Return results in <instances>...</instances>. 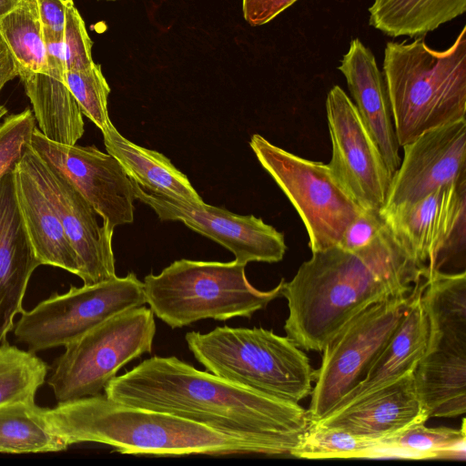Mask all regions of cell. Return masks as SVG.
<instances>
[{
	"instance_id": "12",
	"label": "cell",
	"mask_w": 466,
	"mask_h": 466,
	"mask_svg": "<svg viewBox=\"0 0 466 466\" xmlns=\"http://www.w3.org/2000/svg\"><path fill=\"white\" fill-rule=\"evenodd\" d=\"M326 113L332 148L329 169L362 209L380 212L392 176L354 103L339 86L329 91Z\"/></svg>"
},
{
	"instance_id": "6",
	"label": "cell",
	"mask_w": 466,
	"mask_h": 466,
	"mask_svg": "<svg viewBox=\"0 0 466 466\" xmlns=\"http://www.w3.org/2000/svg\"><path fill=\"white\" fill-rule=\"evenodd\" d=\"M245 268L237 260H176L159 274L144 278L146 302L172 329L207 319H249L281 296L285 279L269 290H259L248 280Z\"/></svg>"
},
{
	"instance_id": "26",
	"label": "cell",
	"mask_w": 466,
	"mask_h": 466,
	"mask_svg": "<svg viewBox=\"0 0 466 466\" xmlns=\"http://www.w3.org/2000/svg\"><path fill=\"white\" fill-rule=\"evenodd\" d=\"M466 0H374L369 8L370 25L397 37L425 35L463 15Z\"/></svg>"
},
{
	"instance_id": "3",
	"label": "cell",
	"mask_w": 466,
	"mask_h": 466,
	"mask_svg": "<svg viewBox=\"0 0 466 466\" xmlns=\"http://www.w3.org/2000/svg\"><path fill=\"white\" fill-rule=\"evenodd\" d=\"M46 417L67 447L96 442L122 454L152 456L258 454L250 445L202 424L105 394L58 402L46 408Z\"/></svg>"
},
{
	"instance_id": "10",
	"label": "cell",
	"mask_w": 466,
	"mask_h": 466,
	"mask_svg": "<svg viewBox=\"0 0 466 466\" xmlns=\"http://www.w3.org/2000/svg\"><path fill=\"white\" fill-rule=\"evenodd\" d=\"M146 304L143 281L129 272L52 295L21 313L14 334L33 353L65 347L107 319Z\"/></svg>"
},
{
	"instance_id": "1",
	"label": "cell",
	"mask_w": 466,
	"mask_h": 466,
	"mask_svg": "<svg viewBox=\"0 0 466 466\" xmlns=\"http://www.w3.org/2000/svg\"><path fill=\"white\" fill-rule=\"evenodd\" d=\"M105 395L120 403L170 413L253 447L289 455L309 426L307 410L203 371L177 357L154 356L113 378Z\"/></svg>"
},
{
	"instance_id": "42",
	"label": "cell",
	"mask_w": 466,
	"mask_h": 466,
	"mask_svg": "<svg viewBox=\"0 0 466 466\" xmlns=\"http://www.w3.org/2000/svg\"><path fill=\"white\" fill-rule=\"evenodd\" d=\"M0 91H1V89H0Z\"/></svg>"
},
{
	"instance_id": "22",
	"label": "cell",
	"mask_w": 466,
	"mask_h": 466,
	"mask_svg": "<svg viewBox=\"0 0 466 466\" xmlns=\"http://www.w3.org/2000/svg\"><path fill=\"white\" fill-rule=\"evenodd\" d=\"M14 173L19 209L41 265L60 268L78 276L77 255L52 205L20 162Z\"/></svg>"
},
{
	"instance_id": "4",
	"label": "cell",
	"mask_w": 466,
	"mask_h": 466,
	"mask_svg": "<svg viewBox=\"0 0 466 466\" xmlns=\"http://www.w3.org/2000/svg\"><path fill=\"white\" fill-rule=\"evenodd\" d=\"M400 147L425 131L466 119V26L445 50L424 35L388 42L383 72Z\"/></svg>"
},
{
	"instance_id": "7",
	"label": "cell",
	"mask_w": 466,
	"mask_h": 466,
	"mask_svg": "<svg viewBox=\"0 0 466 466\" xmlns=\"http://www.w3.org/2000/svg\"><path fill=\"white\" fill-rule=\"evenodd\" d=\"M154 313L141 306L122 311L67 344L47 382L58 402L101 394L119 370L152 351Z\"/></svg>"
},
{
	"instance_id": "14",
	"label": "cell",
	"mask_w": 466,
	"mask_h": 466,
	"mask_svg": "<svg viewBox=\"0 0 466 466\" xmlns=\"http://www.w3.org/2000/svg\"><path fill=\"white\" fill-rule=\"evenodd\" d=\"M32 149L64 175L110 229L134 221V184L120 163L95 146L61 144L35 127Z\"/></svg>"
},
{
	"instance_id": "32",
	"label": "cell",
	"mask_w": 466,
	"mask_h": 466,
	"mask_svg": "<svg viewBox=\"0 0 466 466\" xmlns=\"http://www.w3.org/2000/svg\"><path fill=\"white\" fill-rule=\"evenodd\" d=\"M66 80L82 114L103 132L112 122L107 110L110 87L100 65L95 63L86 70L66 71Z\"/></svg>"
},
{
	"instance_id": "9",
	"label": "cell",
	"mask_w": 466,
	"mask_h": 466,
	"mask_svg": "<svg viewBox=\"0 0 466 466\" xmlns=\"http://www.w3.org/2000/svg\"><path fill=\"white\" fill-rule=\"evenodd\" d=\"M411 291L370 305L326 343L320 366L313 370L309 424L329 414L364 380L400 321Z\"/></svg>"
},
{
	"instance_id": "37",
	"label": "cell",
	"mask_w": 466,
	"mask_h": 466,
	"mask_svg": "<svg viewBox=\"0 0 466 466\" xmlns=\"http://www.w3.org/2000/svg\"><path fill=\"white\" fill-rule=\"evenodd\" d=\"M66 0H36L38 15L44 31L63 37Z\"/></svg>"
},
{
	"instance_id": "23",
	"label": "cell",
	"mask_w": 466,
	"mask_h": 466,
	"mask_svg": "<svg viewBox=\"0 0 466 466\" xmlns=\"http://www.w3.org/2000/svg\"><path fill=\"white\" fill-rule=\"evenodd\" d=\"M414 387L429 418L466 412V349L426 350L413 370Z\"/></svg>"
},
{
	"instance_id": "18",
	"label": "cell",
	"mask_w": 466,
	"mask_h": 466,
	"mask_svg": "<svg viewBox=\"0 0 466 466\" xmlns=\"http://www.w3.org/2000/svg\"><path fill=\"white\" fill-rule=\"evenodd\" d=\"M429 419L417 396L412 372L309 425L384 440Z\"/></svg>"
},
{
	"instance_id": "39",
	"label": "cell",
	"mask_w": 466,
	"mask_h": 466,
	"mask_svg": "<svg viewBox=\"0 0 466 466\" xmlns=\"http://www.w3.org/2000/svg\"><path fill=\"white\" fill-rule=\"evenodd\" d=\"M23 0H0V20L16 8Z\"/></svg>"
},
{
	"instance_id": "8",
	"label": "cell",
	"mask_w": 466,
	"mask_h": 466,
	"mask_svg": "<svg viewBox=\"0 0 466 466\" xmlns=\"http://www.w3.org/2000/svg\"><path fill=\"white\" fill-rule=\"evenodd\" d=\"M249 146L299 215L311 252L338 246L346 227L364 209L329 166L290 153L258 134Z\"/></svg>"
},
{
	"instance_id": "31",
	"label": "cell",
	"mask_w": 466,
	"mask_h": 466,
	"mask_svg": "<svg viewBox=\"0 0 466 466\" xmlns=\"http://www.w3.org/2000/svg\"><path fill=\"white\" fill-rule=\"evenodd\" d=\"M381 443L342 429L309 425L289 455L314 460L377 458Z\"/></svg>"
},
{
	"instance_id": "28",
	"label": "cell",
	"mask_w": 466,
	"mask_h": 466,
	"mask_svg": "<svg viewBox=\"0 0 466 466\" xmlns=\"http://www.w3.org/2000/svg\"><path fill=\"white\" fill-rule=\"evenodd\" d=\"M0 35L15 63L19 78L47 70V54L36 0H23L0 20Z\"/></svg>"
},
{
	"instance_id": "41",
	"label": "cell",
	"mask_w": 466,
	"mask_h": 466,
	"mask_svg": "<svg viewBox=\"0 0 466 466\" xmlns=\"http://www.w3.org/2000/svg\"><path fill=\"white\" fill-rule=\"evenodd\" d=\"M107 1H116V0H107Z\"/></svg>"
},
{
	"instance_id": "13",
	"label": "cell",
	"mask_w": 466,
	"mask_h": 466,
	"mask_svg": "<svg viewBox=\"0 0 466 466\" xmlns=\"http://www.w3.org/2000/svg\"><path fill=\"white\" fill-rule=\"evenodd\" d=\"M133 184L136 198L149 206L160 220L181 221L228 249L239 263H275L284 258L283 234L260 218L234 214L205 202L188 203Z\"/></svg>"
},
{
	"instance_id": "11",
	"label": "cell",
	"mask_w": 466,
	"mask_h": 466,
	"mask_svg": "<svg viewBox=\"0 0 466 466\" xmlns=\"http://www.w3.org/2000/svg\"><path fill=\"white\" fill-rule=\"evenodd\" d=\"M380 214L402 248L427 270L465 262L466 178Z\"/></svg>"
},
{
	"instance_id": "5",
	"label": "cell",
	"mask_w": 466,
	"mask_h": 466,
	"mask_svg": "<svg viewBox=\"0 0 466 466\" xmlns=\"http://www.w3.org/2000/svg\"><path fill=\"white\" fill-rule=\"evenodd\" d=\"M185 339L206 370L222 379L297 403L311 393L309 360L288 336L224 326L208 333L189 331Z\"/></svg>"
},
{
	"instance_id": "38",
	"label": "cell",
	"mask_w": 466,
	"mask_h": 466,
	"mask_svg": "<svg viewBox=\"0 0 466 466\" xmlns=\"http://www.w3.org/2000/svg\"><path fill=\"white\" fill-rule=\"evenodd\" d=\"M17 76V70L13 56L0 35V89Z\"/></svg>"
},
{
	"instance_id": "2",
	"label": "cell",
	"mask_w": 466,
	"mask_h": 466,
	"mask_svg": "<svg viewBox=\"0 0 466 466\" xmlns=\"http://www.w3.org/2000/svg\"><path fill=\"white\" fill-rule=\"evenodd\" d=\"M426 275L427 268L402 248L385 223L368 247L313 252L291 280H284L281 296L289 309L284 330L301 350L321 351L357 314L410 293Z\"/></svg>"
},
{
	"instance_id": "24",
	"label": "cell",
	"mask_w": 466,
	"mask_h": 466,
	"mask_svg": "<svg viewBox=\"0 0 466 466\" xmlns=\"http://www.w3.org/2000/svg\"><path fill=\"white\" fill-rule=\"evenodd\" d=\"M102 134L106 152L120 163L136 184L188 203L204 202L187 177L166 156L127 139L113 123Z\"/></svg>"
},
{
	"instance_id": "35",
	"label": "cell",
	"mask_w": 466,
	"mask_h": 466,
	"mask_svg": "<svg viewBox=\"0 0 466 466\" xmlns=\"http://www.w3.org/2000/svg\"><path fill=\"white\" fill-rule=\"evenodd\" d=\"M380 212L363 210L343 231L339 247L350 252H357L368 247L384 227Z\"/></svg>"
},
{
	"instance_id": "30",
	"label": "cell",
	"mask_w": 466,
	"mask_h": 466,
	"mask_svg": "<svg viewBox=\"0 0 466 466\" xmlns=\"http://www.w3.org/2000/svg\"><path fill=\"white\" fill-rule=\"evenodd\" d=\"M47 364L35 353L7 342L0 346V406L14 402H35L45 382Z\"/></svg>"
},
{
	"instance_id": "15",
	"label": "cell",
	"mask_w": 466,
	"mask_h": 466,
	"mask_svg": "<svg viewBox=\"0 0 466 466\" xmlns=\"http://www.w3.org/2000/svg\"><path fill=\"white\" fill-rule=\"evenodd\" d=\"M55 209L79 261L84 285L115 278L114 231L98 224V214L70 181L28 145L19 160Z\"/></svg>"
},
{
	"instance_id": "34",
	"label": "cell",
	"mask_w": 466,
	"mask_h": 466,
	"mask_svg": "<svg viewBox=\"0 0 466 466\" xmlns=\"http://www.w3.org/2000/svg\"><path fill=\"white\" fill-rule=\"evenodd\" d=\"M66 71L86 70L95 65L92 41L73 0L66 3V22L62 37Z\"/></svg>"
},
{
	"instance_id": "25",
	"label": "cell",
	"mask_w": 466,
	"mask_h": 466,
	"mask_svg": "<svg viewBox=\"0 0 466 466\" xmlns=\"http://www.w3.org/2000/svg\"><path fill=\"white\" fill-rule=\"evenodd\" d=\"M425 279L420 299L429 329L426 350L466 349L465 270L432 271Z\"/></svg>"
},
{
	"instance_id": "36",
	"label": "cell",
	"mask_w": 466,
	"mask_h": 466,
	"mask_svg": "<svg viewBox=\"0 0 466 466\" xmlns=\"http://www.w3.org/2000/svg\"><path fill=\"white\" fill-rule=\"evenodd\" d=\"M298 0H242L243 17L251 26L265 25Z\"/></svg>"
},
{
	"instance_id": "16",
	"label": "cell",
	"mask_w": 466,
	"mask_h": 466,
	"mask_svg": "<svg viewBox=\"0 0 466 466\" xmlns=\"http://www.w3.org/2000/svg\"><path fill=\"white\" fill-rule=\"evenodd\" d=\"M402 148L383 209L411 204L466 178V119L425 131Z\"/></svg>"
},
{
	"instance_id": "29",
	"label": "cell",
	"mask_w": 466,
	"mask_h": 466,
	"mask_svg": "<svg viewBox=\"0 0 466 466\" xmlns=\"http://www.w3.org/2000/svg\"><path fill=\"white\" fill-rule=\"evenodd\" d=\"M381 442L377 458L464 460V419L460 430L448 427L429 428L424 423H419L390 438L381 440Z\"/></svg>"
},
{
	"instance_id": "27",
	"label": "cell",
	"mask_w": 466,
	"mask_h": 466,
	"mask_svg": "<svg viewBox=\"0 0 466 466\" xmlns=\"http://www.w3.org/2000/svg\"><path fill=\"white\" fill-rule=\"evenodd\" d=\"M67 449L46 417V408L35 402L0 406V452L38 453Z\"/></svg>"
},
{
	"instance_id": "20",
	"label": "cell",
	"mask_w": 466,
	"mask_h": 466,
	"mask_svg": "<svg viewBox=\"0 0 466 466\" xmlns=\"http://www.w3.org/2000/svg\"><path fill=\"white\" fill-rule=\"evenodd\" d=\"M43 32L47 70L27 75L20 80L43 135L61 144L76 145L84 135L85 124L79 106L66 84L62 37Z\"/></svg>"
},
{
	"instance_id": "17",
	"label": "cell",
	"mask_w": 466,
	"mask_h": 466,
	"mask_svg": "<svg viewBox=\"0 0 466 466\" xmlns=\"http://www.w3.org/2000/svg\"><path fill=\"white\" fill-rule=\"evenodd\" d=\"M14 168L0 176V346L22 313L29 279L41 265L17 203Z\"/></svg>"
},
{
	"instance_id": "33",
	"label": "cell",
	"mask_w": 466,
	"mask_h": 466,
	"mask_svg": "<svg viewBox=\"0 0 466 466\" xmlns=\"http://www.w3.org/2000/svg\"><path fill=\"white\" fill-rule=\"evenodd\" d=\"M35 124L29 108L9 115L0 122V176L19 162L30 144Z\"/></svg>"
},
{
	"instance_id": "40",
	"label": "cell",
	"mask_w": 466,
	"mask_h": 466,
	"mask_svg": "<svg viewBox=\"0 0 466 466\" xmlns=\"http://www.w3.org/2000/svg\"><path fill=\"white\" fill-rule=\"evenodd\" d=\"M7 113H8L7 108L4 106H0V122Z\"/></svg>"
},
{
	"instance_id": "19",
	"label": "cell",
	"mask_w": 466,
	"mask_h": 466,
	"mask_svg": "<svg viewBox=\"0 0 466 466\" xmlns=\"http://www.w3.org/2000/svg\"><path fill=\"white\" fill-rule=\"evenodd\" d=\"M338 69L344 76L357 111L393 176L401 161L400 147L384 77L373 53L359 38H354Z\"/></svg>"
},
{
	"instance_id": "21",
	"label": "cell",
	"mask_w": 466,
	"mask_h": 466,
	"mask_svg": "<svg viewBox=\"0 0 466 466\" xmlns=\"http://www.w3.org/2000/svg\"><path fill=\"white\" fill-rule=\"evenodd\" d=\"M425 280L423 278L414 285L400 321L364 380L331 411L358 401L413 372L428 341V321L420 299Z\"/></svg>"
}]
</instances>
